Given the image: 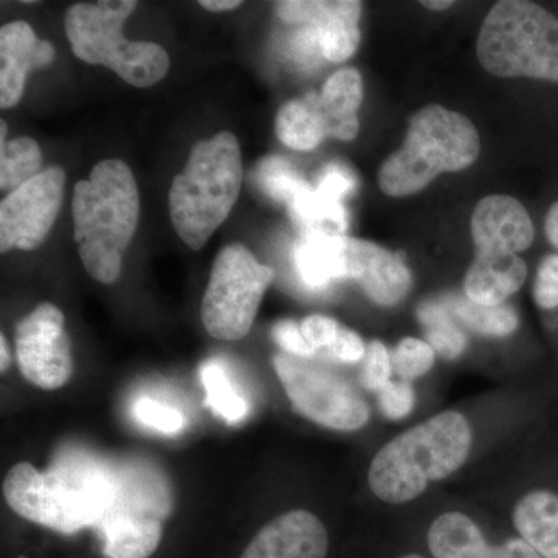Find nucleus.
Segmentation results:
<instances>
[{"label": "nucleus", "mask_w": 558, "mask_h": 558, "mask_svg": "<svg viewBox=\"0 0 558 558\" xmlns=\"http://www.w3.org/2000/svg\"><path fill=\"white\" fill-rule=\"evenodd\" d=\"M64 186V170L51 167L11 191L0 205L2 253L13 248L35 250L46 241L60 213Z\"/></svg>", "instance_id": "obj_11"}, {"label": "nucleus", "mask_w": 558, "mask_h": 558, "mask_svg": "<svg viewBox=\"0 0 558 558\" xmlns=\"http://www.w3.org/2000/svg\"><path fill=\"white\" fill-rule=\"evenodd\" d=\"M435 363V351L425 341L405 339L400 341L392 355V366L402 379L411 380L427 373Z\"/></svg>", "instance_id": "obj_32"}, {"label": "nucleus", "mask_w": 558, "mask_h": 558, "mask_svg": "<svg viewBox=\"0 0 558 558\" xmlns=\"http://www.w3.org/2000/svg\"><path fill=\"white\" fill-rule=\"evenodd\" d=\"M328 549V531L318 517L292 510L260 529L241 558H326Z\"/></svg>", "instance_id": "obj_16"}, {"label": "nucleus", "mask_w": 558, "mask_h": 558, "mask_svg": "<svg viewBox=\"0 0 558 558\" xmlns=\"http://www.w3.org/2000/svg\"><path fill=\"white\" fill-rule=\"evenodd\" d=\"M534 223L519 201L502 194L488 196L476 205L472 236L476 253L519 255L534 241Z\"/></svg>", "instance_id": "obj_15"}, {"label": "nucleus", "mask_w": 558, "mask_h": 558, "mask_svg": "<svg viewBox=\"0 0 558 558\" xmlns=\"http://www.w3.org/2000/svg\"><path fill=\"white\" fill-rule=\"evenodd\" d=\"M132 414L140 424L163 435H178L185 427V417L178 409L150 398H140L134 403Z\"/></svg>", "instance_id": "obj_31"}, {"label": "nucleus", "mask_w": 558, "mask_h": 558, "mask_svg": "<svg viewBox=\"0 0 558 558\" xmlns=\"http://www.w3.org/2000/svg\"><path fill=\"white\" fill-rule=\"evenodd\" d=\"M526 278V263L519 255L476 253L465 277V295L483 306H501L521 289Z\"/></svg>", "instance_id": "obj_19"}, {"label": "nucleus", "mask_w": 558, "mask_h": 558, "mask_svg": "<svg viewBox=\"0 0 558 558\" xmlns=\"http://www.w3.org/2000/svg\"><path fill=\"white\" fill-rule=\"evenodd\" d=\"M242 185L240 142L229 131L202 140L170 189L172 226L190 248L201 250L229 218Z\"/></svg>", "instance_id": "obj_4"}, {"label": "nucleus", "mask_w": 558, "mask_h": 558, "mask_svg": "<svg viewBox=\"0 0 558 558\" xmlns=\"http://www.w3.org/2000/svg\"><path fill=\"white\" fill-rule=\"evenodd\" d=\"M446 304L459 322L483 336H509L519 326L515 311L502 304L501 306H483L461 296L451 299Z\"/></svg>", "instance_id": "obj_28"}, {"label": "nucleus", "mask_w": 558, "mask_h": 558, "mask_svg": "<svg viewBox=\"0 0 558 558\" xmlns=\"http://www.w3.org/2000/svg\"><path fill=\"white\" fill-rule=\"evenodd\" d=\"M472 429L468 418L446 411L402 433L374 458L371 490L384 501L400 505L418 497L432 481L447 478L469 457Z\"/></svg>", "instance_id": "obj_3"}, {"label": "nucleus", "mask_w": 558, "mask_h": 558, "mask_svg": "<svg viewBox=\"0 0 558 558\" xmlns=\"http://www.w3.org/2000/svg\"><path fill=\"white\" fill-rule=\"evenodd\" d=\"M290 216L304 231H322L328 234H343L348 229L347 209L343 202L319 193L314 186L301 191L288 205Z\"/></svg>", "instance_id": "obj_24"}, {"label": "nucleus", "mask_w": 558, "mask_h": 558, "mask_svg": "<svg viewBox=\"0 0 558 558\" xmlns=\"http://www.w3.org/2000/svg\"><path fill=\"white\" fill-rule=\"evenodd\" d=\"M205 388V405L227 424L236 425L248 414V403L234 387L226 365L218 359L208 360L201 368Z\"/></svg>", "instance_id": "obj_25"}, {"label": "nucleus", "mask_w": 558, "mask_h": 558, "mask_svg": "<svg viewBox=\"0 0 558 558\" xmlns=\"http://www.w3.org/2000/svg\"><path fill=\"white\" fill-rule=\"evenodd\" d=\"M293 264L304 284L323 289L330 282L347 279L344 234L304 231L293 250Z\"/></svg>", "instance_id": "obj_20"}, {"label": "nucleus", "mask_w": 558, "mask_h": 558, "mask_svg": "<svg viewBox=\"0 0 558 558\" xmlns=\"http://www.w3.org/2000/svg\"><path fill=\"white\" fill-rule=\"evenodd\" d=\"M476 53L492 75L558 83V20L537 3L501 0L483 22Z\"/></svg>", "instance_id": "obj_7"}, {"label": "nucleus", "mask_w": 558, "mask_h": 558, "mask_svg": "<svg viewBox=\"0 0 558 558\" xmlns=\"http://www.w3.org/2000/svg\"><path fill=\"white\" fill-rule=\"evenodd\" d=\"M72 215L73 238L87 274L101 284H113L140 218L131 168L119 159L95 165L89 179L80 180L73 190Z\"/></svg>", "instance_id": "obj_2"}, {"label": "nucleus", "mask_w": 558, "mask_h": 558, "mask_svg": "<svg viewBox=\"0 0 558 558\" xmlns=\"http://www.w3.org/2000/svg\"><path fill=\"white\" fill-rule=\"evenodd\" d=\"M319 100L330 121V137L347 142L357 137V110L363 101V81L357 70L343 69L333 73L326 81Z\"/></svg>", "instance_id": "obj_23"}, {"label": "nucleus", "mask_w": 558, "mask_h": 558, "mask_svg": "<svg viewBox=\"0 0 558 558\" xmlns=\"http://www.w3.org/2000/svg\"><path fill=\"white\" fill-rule=\"evenodd\" d=\"M277 135L289 148L311 150L330 135V121L319 94L286 102L277 116Z\"/></svg>", "instance_id": "obj_21"}, {"label": "nucleus", "mask_w": 558, "mask_h": 558, "mask_svg": "<svg viewBox=\"0 0 558 558\" xmlns=\"http://www.w3.org/2000/svg\"><path fill=\"white\" fill-rule=\"evenodd\" d=\"M135 7L134 0L76 3L65 13V33L78 60L106 65L131 86L145 89L167 76L170 57L159 44L124 38V22Z\"/></svg>", "instance_id": "obj_6"}, {"label": "nucleus", "mask_w": 558, "mask_h": 558, "mask_svg": "<svg viewBox=\"0 0 558 558\" xmlns=\"http://www.w3.org/2000/svg\"><path fill=\"white\" fill-rule=\"evenodd\" d=\"M357 186V179L354 172L340 163H332L319 172L317 189L319 193L332 197V199L343 202L348 194Z\"/></svg>", "instance_id": "obj_35"}, {"label": "nucleus", "mask_w": 558, "mask_h": 558, "mask_svg": "<svg viewBox=\"0 0 558 558\" xmlns=\"http://www.w3.org/2000/svg\"><path fill=\"white\" fill-rule=\"evenodd\" d=\"M255 180L260 190L277 202L289 205L310 186L300 172L281 157H267L260 161L255 171Z\"/></svg>", "instance_id": "obj_30"}, {"label": "nucleus", "mask_w": 558, "mask_h": 558, "mask_svg": "<svg viewBox=\"0 0 558 558\" xmlns=\"http://www.w3.org/2000/svg\"><path fill=\"white\" fill-rule=\"evenodd\" d=\"M480 150L478 131L468 117L425 106L411 117L402 148L381 163L380 190L391 197L411 196L444 172L465 170Z\"/></svg>", "instance_id": "obj_5"}, {"label": "nucleus", "mask_w": 558, "mask_h": 558, "mask_svg": "<svg viewBox=\"0 0 558 558\" xmlns=\"http://www.w3.org/2000/svg\"><path fill=\"white\" fill-rule=\"evenodd\" d=\"M402 558H424V557L416 556V554H411V556H405V557H402Z\"/></svg>", "instance_id": "obj_42"}, {"label": "nucleus", "mask_w": 558, "mask_h": 558, "mask_svg": "<svg viewBox=\"0 0 558 558\" xmlns=\"http://www.w3.org/2000/svg\"><path fill=\"white\" fill-rule=\"evenodd\" d=\"M112 470V501L95 531L108 558H149L159 548L171 512L167 483L143 465Z\"/></svg>", "instance_id": "obj_8"}, {"label": "nucleus", "mask_w": 558, "mask_h": 558, "mask_svg": "<svg viewBox=\"0 0 558 558\" xmlns=\"http://www.w3.org/2000/svg\"><path fill=\"white\" fill-rule=\"evenodd\" d=\"M449 307L442 303H428L418 310V318L427 326V339L433 351L446 359H457L464 352L468 339L451 323Z\"/></svg>", "instance_id": "obj_29"}, {"label": "nucleus", "mask_w": 558, "mask_h": 558, "mask_svg": "<svg viewBox=\"0 0 558 558\" xmlns=\"http://www.w3.org/2000/svg\"><path fill=\"white\" fill-rule=\"evenodd\" d=\"M521 537L539 556L558 558V497L550 492H532L513 510Z\"/></svg>", "instance_id": "obj_22"}, {"label": "nucleus", "mask_w": 558, "mask_h": 558, "mask_svg": "<svg viewBox=\"0 0 558 558\" xmlns=\"http://www.w3.org/2000/svg\"><path fill=\"white\" fill-rule=\"evenodd\" d=\"M0 348H2V365H0V369L2 373H5L10 366V349L7 347L5 337H0Z\"/></svg>", "instance_id": "obj_40"}, {"label": "nucleus", "mask_w": 558, "mask_h": 558, "mask_svg": "<svg viewBox=\"0 0 558 558\" xmlns=\"http://www.w3.org/2000/svg\"><path fill=\"white\" fill-rule=\"evenodd\" d=\"M277 13L289 24L310 25L323 57L330 62L347 61L357 50L362 2L289 0L277 3Z\"/></svg>", "instance_id": "obj_13"}, {"label": "nucleus", "mask_w": 558, "mask_h": 558, "mask_svg": "<svg viewBox=\"0 0 558 558\" xmlns=\"http://www.w3.org/2000/svg\"><path fill=\"white\" fill-rule=\"evenodd\" d=\"M274 366L292 405L315 424L352 432L368 422L365 400L337 374L293 355H277Z\"/></svg>", "instance_id": "obj_10"}, {"label": "nucleus", "mask_w": 558, "mask_h": 558, "mask_svg": "<svg viewBox=\"0 0 558 558\" xmlns=\"http://www.w3.org/2000/svg\"><path fill=\"white\" fill-rule=\"evenodd\" d=\"M347 279L357 282L374 303L395 306L409 295L413 278L400 256L368 241L344 236Z\"/></svg>", "instance_id": "obj_14"}, {"label": "nucleus", "mask_w": 558, "mask_h": 558, "mask_svg": "<svg viewBox=\"0 0 558 558\" xmlns=\"http://www.w3.org/2000/svg\"><path fill=\"white\" fill-rule=\"evenodd\" d=\"M422 5L427 7L429 10H436V11H442L446 9H449V7L453 5V2L451 0H442V2H435V0H429V2H422Z\"/></svg>", "instance_id": "obj_41"}, {"label": "nucleus", "mask_w": 558, "mask_h": 558, "mask_svg": "<svg viewBox=\"0 0 558 558\" xmlns=\"http://www.w3.org/2000/svg\"><path fill=\"white\" fill-rule=\"evenodd\" d=\"M271 336H274V340L277 341L279 347L293 357L312 359L317 354L304 337L300 326L296 323L289 322V319L275 325Z\"/></svg>", "instance_id": "obj_37"}, {"label": "nucleus", "mask_w": 558, "mask_h": 558, "mask_svg": "<svg viewBox=\"0 0 558 558\" xmlns=\"http://www.w3.org/2000/svg\"><path fill=\"white\" fill-rule=\"evenodd\" d=\"M301 330L315 352L326 351L330 357L344 363L359 362L365 357V344L362 339L336 319L311 315L304 319Z\"/></svg>", "instance_id": "obj_26"}, {"label": "nucleus", "mask_w": 558, "mask_h": 558, "mask_svg": "<svg viewBox=\"0 0 558 558\" xmlns=\"http://www.w3.org/2000/svg\"><path fill=\"white\" fill-rule=\"evenodd\" d=\"M428 548L436 558H543L523 538L488 546L481 529L459 512L444 513L432 524Z\"/></svg>", "instance_id": "obj_18"}, {"label": "nucleus", "mask_w": 558, "mask_h": 558, "mask_svg": "<svg viewBox=\"0 0 558 558\" xmlns=\"http://www.w3.org/2000/svg\"><path fill=\"white\" fill-rule=\"evenodd\" d=\"M274 275L242 244L220 250L202 301V322L209 336L227 341L247 336Z\"/></svg>", "instance_id": "obj_9"}, {"label": "nucleus", "mask_w": 558, "mask_h": 558, "mask_svg": "<svg viewBox=\"0 0 558 558\" xmlns=\"http://www.w3.org/2000/svg\"><path fill=\"white\" fill-rule=\"evenodd\" d=\"M3 495L22 519L76 534L105 515L112 501V470L80 453H65L47 473L21 462L7 473Z\"/></svg>", "instance_id": "obj_1"}, {"label": "nucleus", "mask_w": 558, "mask_h": 558, "mask_svg": "<svg viewBox=\"0 0 558 558\" xmlns=\"http://www.w3.org/2000/svg\"><path fill=\"white\" fill-rule=\"evenodd\" d=\"M54 60L49 40H40L24 21L10 22L0 31V106L13 108L21 101L28 73Z\"/></svg>", "instance_id": "obj_17"}, {"label": "nucleus", "mask_w": 558, "mask_h": 558, "mask_svg": "<svg viewBox=\"0 0 558 558\" xmlns=\"http://www.w3.org/2000/svg\"><path fill=\"white\" fill-rule=\"evenodd\" d=\"M545 231L550 244L558 248V202L550 207L546 216Z\"/></svg>", "instance_id": "obj_38"}, {"label": "nucleus", "mask_w": 558, "mask_h": 558, "mask_svg": "<svg viewBox=\"0 0 558 558\" xmlns=\"http://www.w3.org/2000/svg\"><path fill=\"white\" fill-rule=\"evenodd\" d=\"M389 376H391V359L387 348L380 341H373L366 352L365 368L362 373L363 387L379 392L391 381Z\"/></svg>", "instance_id": "obj_33"}, {"label": "nucleus", "mask_w": 558, "mask_h": 558, "mask_svg": "<svg viewBox=\"0 0 558 558\" xmlns=\"http://www.w3.org/2000/svg\"><path fill=\"white\" fill-rule=\"evenodd\" d=\"M377 395L380 409L389 418L405 417L413 410L414 392L409 381H389Z\"/></svg>", "instance_id": "obj_36"}, {"label": "nucleus", "mask_w": 558, "mask_h": 558, "mask_svg": "<svg viewBox=\"0 0 558 558\" xmlns=\"http://www.w3.org/2000/svg\"><path fill=\"white\" fill-rule=\"evenodd\" d=\"M534 299L543 310L558 307V255H550L539 264L535 277Z\"/></svg>", "instance_id": "obj_34"}, {"label": "nucleus", "mask_w": 558, "mask_h": 558, "mask_svg": "<svg viewBox=\"0 0 558 558\" xmlns=\"http://www.w3.org/2000/svg\"><path fill=\"white\" fill-rule=\"evenodd\" d=\"M17 365L25 379L43 389L68 384L73 363L64 315L54 304L43 303L16 328Z\"/></svg>", "instance_id": "obj_12"}, {"label": "nucleus", "mask_w": 558, "mask_h": 558, "mask_svg": "<svg viewBox=\"0 0 558 558\" xmlns=\"http://www.w3.org/2000/svg\"><path fill=\"white\" fill-rule=\"evenodd\" d=\"M0 189L14 191L36 178L43 167V153L31 137L11 140L0 145Z\"/></svg>", "instance_id": "obj_27"}, {"label": "nucleus", "mask_w": 558, "mask_h": 558, "mask_svg": "<svg viewBox=\"0 0 558 558\" xmlns=\"http://www.w3.org/2000/svg\"><path fill=\"white\" fill-rule=\"evenodd\" d=\"M201 5L208 11H229L241 7L240 0H204Z\"/></svg>", "instance_id": "obj_39"}]
</instances>
